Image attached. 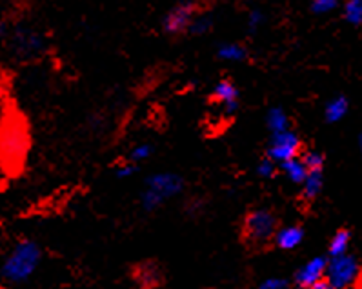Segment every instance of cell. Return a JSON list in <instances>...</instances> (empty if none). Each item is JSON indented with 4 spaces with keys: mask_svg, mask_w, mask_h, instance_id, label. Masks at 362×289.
I'll return each mask as SVG.
<instances>
[{
    "mask_svg": "<svg viewBox=\"0 0 362 289\" xmlns=\"http://www.w3.org/2000/svg\"><path fill=\"white\" fill-rule=\"evenodd\" d=\"M211 28H214V15L209 13V11H202V13L193 20L192 26H189L188 35H193V37H202V35L209 33Z\"/></svg>",
    "mask_w": 362,
    "mask_h": 289,
    "instance_id": "cell-20",
    "label": "cell"
},
{
    "mask_svg": "<svg viewBox=\"0 0 362 289\" xmlns=\"http://www.w3.org/2000/svg\"><path fill=\"white\" fill-rule=\"evenodd\" d=\"M266 22V13L262 9L259 8H253L250 13H247V31L250 33H257L260 28L264 26Z\"/></svg>",
    "mask_w": 362,
    "mask_h": 289,
    "instance_id": "cell-25",
    "label": "cell"
},
{
    "mask_svg": "<svg viewBox=\"0 0 362 289\" xmlns=\"http://www.w3.org/2000/svg\"><path fill=\"white\" fill-rule=\"evenodd\" d=\"M339 6H341V0H311L310 2L311 13L315 15L332 13Z\"/></svg>",
    "mask_w": 362,
    "mask_h": 289,
    "instance_id": "cell-23",
    "label": "cell"
},
{
    "mask_svg": "<svg viewBox=\"0 0 362 289\" xmlns=\"http://www.w3.org/2000/svg\"><path fill=\"white\" fill-rule=\"evenodd\" d=\"M133 281L141 289H155L162 284L164 276L158 264L155 262H142L133 269Z\"/></svg>",
    "mask_w": 362,
    "mask_h": 289,
    "instance_id": "cell-11",
    "label": "cell"
},
{
    "mask_svg": "<svg viewBox=\"0 0 362 289\" xmlns=\"http://www.w3.org/2000/svg\"><path fill=\"white\" fill-rule=\"evenodd\" d=\"M324 187V171H310L306 177V180L300 186V195L304 200L311 202L320 195Z\"/></svg>",
    "mask_w": 362,
    "mask_h": 289,
    "instance_id": "cell-17",
    "label": "cell"
},
{
    "mask_svg": "<svg viewBox=\"0 0 362 289\" xmlns=\"http://www.w3.org/2000/svg\"><path fill=\"white\" fill-rule=\"evenodd\" d=\"M6 35H8V28H6V24L0 22V39H4Z\"/></svg>",
    "mask_w": 362,
    "mask_h": 289,
    "instance_id": "cell-29",
    "label": "cell"
},
{
    "mask_svg": "<svg viewBox=\"0 0 362 289\" xmlns=\"http://www.w3.org/2000/svg\"><path fill=\"white\" fill-rule=\"evenodd\" d=\"M279 170L282 171V175H284L286 179L290 180V182L297 184V186H303V182L306 180L308 177V167L306 164L303 162V158L297 157V158H291V160L284 162V164H281L279 166Z\"/></svg>",
    "mask_w": 362,
    "mask_h": 289,
    "instance_id": "cell-15",
    "label": "cell"
},
{
    "mask_svg": "<svg viewBox=\"0 0 362 289\" xmlns=\"http://www.w3.org/2000/svg\"><path fill=\"white\" fill-rule=\"evenodd\" d=\"M304 240V230L298 224L284 225V228H279L275 237H273V242L279 249L282 251H293L297 249Z\"/></svg>",
    "mask_w": 362,
    "mask_h": 289,
    "instance_id": "cell-12",
    "label": "cell"
},
{
    "mask_svg": "<svg viewBox=\"0 0 362 289\" xmlns=\"http://www.w3.org/2000/svg\"><path fill=\"white\" fill-rule=\"evenodd\" d=\"M44 40L31 30H17L13 35V52L18 57H33L42 52Z\"/></svg>",
    "mask_w": 362,
    "mask_h": 289,
    "instance_id": "cell-10",
    "label": "cell"
},
{
    "mask_svg": "<svg viewBox=\"0 0 362 289\" xmlns=\"http://www.w3.org/2000/svg\"><path fill=\"white\" fill-rule=\"evenodd\" d=\"M151 155H153V146L148 144V142H141V144L133 146V148L129 149L126 160L135 164V166H139V164H142L144 160H148Z\"/></svg>",
    "mask_w": 362,
    "mask_h": 289,
    "instance_id": "cell-21",
    "label": "cell"
},
{
    "mask_svg": "<svg viewBox=\"0 0 362 289\" xmlns=\"http://www.w3.org/2000/svg\"><path fill=\"white\" fill-rule=\"evenodd\" d=\"M358 144H361V151H362V135H361V141H358Z\"/></svg>",
    "mask_w": 362,
    "mask_h": 289,
    "instance_id": "cell-30",
    "label": "cell"
},
{
    "mask_svg": "<svg viewBox=\"0 0 362 289\" xmlns=\"http://www.w3.org/2000/svg\"><path fill=\"white\" fill-rule=\"evenodd\" d=\"M26 151V131L17 119L6 120L0 131V157L6 166H18Z\"/></svg>",
    "mask_w": 362,
    "mask_h": 289,
    "instance_id": "cell-5",
    "label": "cell"
},
{
    "mask_svg": "<svg viewBox=\"0 0 362 289\" xmlns=\"http://www.w3.org/2000/svg\"><path fill=\"white\" fill-rule=\"evenodd\" d=\"M266 126L269 129V135H277V133H284L291 129L290 115L286 113L284 107L273 106L269 107L266 113Z\"/></svg>",
    "mask_w": 362,
    "mask_h": 289,
    "instance_id": "cell-13",
    "label": "cell"
},
{
    "mask_svg": "<svg viewBox=\"0 0 362 289\" xmlns=\"http://www.w3.org/2000/svg\"><path fill=\"white\" fill-rule=\"evenodd\" d=\"M342 13L348 24L362 26V0H346L342 6Z\"/></svg>",
    "mask_w": 362,
    "mask_h": 289,
    "instance_id": "cell-19",
    "label": "cell"
},
{
    "mask_svg": "<svg viewBox=\"0 0 362 289\" xmlns=\"http://www.w3.org/2000/svg\"><path fill=\"white\" fill-rule=\"evenodd\" d=\"M349 242H351V235H349L348 230L337 231V233L332 237V240H329V246H328L329 259H332V256L346 255L349 249Z\"/></svg>",
    "mask_w": 362,
    "mask_h": 289,
    "instance_id": "cell-18",
    "label": "cell"
},
{
    "mask_svg": "<svg viewBox=\"0 0 362 289\" xmlns=\"http://www.w3.org/2000/svg\"><path fill=\"white\" fill-rule=\"evenodd\" d=\"M184 189V179L171 171L149 175L141 193V206L144 211H155L168 200L179 195Z\"/></svg>",
    "mask_w": 362,
    "mask_h": 289,
    "instance_id": "cell-2",
    "label": "cell"
},
{
    "mask_svg": "<svg viewBox=\"0 0 362 289\" xmlns=\"http://www.w3.org/2000/svg\"><path fill=\"white\" fill-rule=\"evenodd\" d=\"M279 230L277 215L272 209L255 208L243 220V238L247 246L262 247L272 242Z\"/></svg>",
    "mask_w": 362,
    "mask_h": 289,
    "instance_id": "cell-3",
    "label": "cell"
},
{
    "mask_svg": "<svg viewBox=\"0 0 362 289\" xmlns=\"http://www.w3.org/2000/svg\"><path fill=\"white\" fill-rule=\"evenodd\" d=\"M255 289H290V282L284 278H268V281L260 282Z\"/></svg>",
    "mask_w": 362,
    "mask_h": 289,
    "instance_id": "cell-26",
    "label": "cell"
},
{
    "mask_svg": "<svg viewBox=\"0 0 362 289\" xmlns=\"http://www.w3.org/2000/svg\"><path fill=\"white\" fill-rule=\"evenodd\" d=\"M139 171V166H135V164H132V162H124V164H120L119 167L115 170V175L119 177V179H129V177H133V175Z\"/></svg>",
    "mask_w": 362,
    "mask_h": 289,
    "instance_id": "cell-27",
    "label": "cell"
},
{
    "mask_svg": "<svg viewBox=\"0 0 362 289\" xmlns=\"http://www.w3.org/2000/svg\"><path fill=\"white\" fill-rule=\"evenodd\" d=\"M300 158L306 164L308 171H324V162H326V158H324L322 153L315 151V149H304Z\"/></svg>",
    "mask_w": 362,
    "mask_h": 289,
    "instance_id": "cell-22",
    "label": "cell"
},
{
    "mask_svg": "<svg viewBox=\"0 0 362 289\" xmlns=\"http://www.w3.org/2000/svg\"><path fill=\"white\" fill-rule=\"evenodd\" d=\"M40 259H42V251H40L39 244L26 238V240L15 244L13 249L9 251L2 262L0 273L11 284H21L37 271Z\"/></svg>",
    "mask_w": 362,
    "mask_h": 289,
    "instance_id": "cell-1",
    "label": "cell"
},
{
    "mask_svg": "<svg viewBox=\"0 0 362 289\" xmlns=\"http://www.w3.org/2000/svg\"><path fill=\"white\" fill-rule=\"evenodd\" d=\"M204 11L201 0H182L179 4L164 15L162 18V31L170 37H180V35H188L189 26L193 24L199 15Z\"/></svg>",
    "mask_w": 362,
    "mask_h": 289,
    "instance_id": "cell-4",
    "label": "cell"
},
{
    "mask_svg": "<svg viewBox=\"0 0 362 289\" xmlns=\"http://www.w3.org/2000/svg\"><path fill=\"white\" fill-rule=\"evenodd\" d=\"M211 100L224 110V113L233 115L239 110L240 93L239 88L231 78H221L211 91Z\"/></svg>",
    "mask_w": 362,
    "mask_h": 289,
    "instance_id": "cell-9",
    "label": "cell"
},
{
    "mask_svg": "<svg viewBox=\"0 0 362 289\" xmlns=\"http://www.w3.org/2000/svg\"><path fill=\"white\" fill-rule=\"evenodd\" d=\"M247 47L240 42H224L217 47V57L224 62H244L247 60Z\"/></svg>",
    "mask_w": 362,
    "mask_h": 289,
    "instance_id": "cell-16",
    "label": "cell"
},
{
    "mask_svg": "<svg viewBox=\"0 0 362 289\" xmlns=\"http://www.w3.org/2000/svg\"><path fill=\"white\" fill-rule=\"evenodd\" d=\"M361 268L355 256L341 255L332 256L328 260V269H326V278L324 281L332 285V289H349L357 284Z\"/></svg>",
    "mask_w": 362,
    "mask_h": 289,
    "instance_id": "cell-6",
    "label": "cell"
},
{
    "mask_svg": "<svg viewBox=\"0 0 362 289\" xmlns=\"http://www.w3.org/2000/svg\"><path fill=\"white\" fill-rule=\"evenodd\" d=\"M349 102L344 95H337L332 100H328V104L324 106V119L329 124L341 122L346 115H348Z\"/></svg>",
    "mask_w": 362,
    "mask_h": 289,
    "instance_id": "cell-14",
    "label": "cell"
},
{
    "mask_svg": "<svg viewBox=\"0 0 362 289\" xmlns=\"http://www.w3.org/2000/svg\"><path fill=\"white\" fill-rule=\"evenodd\" d=\"M303 151V138L298 136L297 131L288 129L284 133H277V135L269 136L268 148H266V157L272 158L277 166H281V164L291 160V158L300 157Z\"/></svg>",
    "mask_w": 362,
    "mask_h": 289,
    "instance_id": "cell-7",
    "label": "cell"
},
{
    "mask_svg": "<svg viewBox=\"0 0 362 289\" xmlns=\"http://www.w3.org/2000/svg\"><path fill=\"white\" fill-rule=\"evenodd\" d=\"M326 269H328V259L326 256H313L297 269L293 276L295 285L298 289H308L315 285L317 282L326 278Z\"/></svg>",
    "mask_w": 362,
    "mask_h": 289,
    "instance_id": "cell-8",
    "label": "cell"
},
{
    "mask_svg": "<svg viewBox=\"0 0 362 289\" xmlns=\"http://www.w3.org/2000/svg\"><path fill=\"white\" fill-rule=\"evenodd\" d=\"M277 171H279V166L268 157L260 158L259 164H257V175H259L260 179H264V180L273 179V177L277 175Z\"/></svg>",
    "mask_w": 362,
    "mask_h": 289,
    "instance_id": "cell-24",
    "label": "cell"
},
{
    "mask_svg": "<svg viewBox=\"0 0 362 289\" xmlns=\"http://www.w3.org/2000/svg\"><path fill=\"white\" fill-rule=\"evenodd\" d=\"M308 289H332V285H329L326 281H320V282H317L315 285H311V288H308Z\"/></svg>",
    "mask_w": 362,
    "mask_h": 289,
    "instance_id": "cell-28",
    "label": "cell"
}]
</instances>
